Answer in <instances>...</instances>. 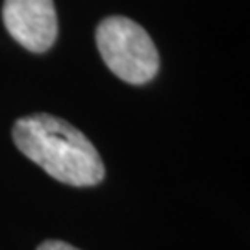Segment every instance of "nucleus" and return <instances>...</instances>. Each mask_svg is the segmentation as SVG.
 I'll use <instances>...</instances> for the list:
<instances>
[{"instance_id":"20e7f679","label":"nucleus","mask_w":250,"mask_h":250,"mask_svg":"<svg viewBox=\"0 0 250 250\" xmlns=\"http://www.w3.org/2000/svg\"><path fill=\"white\" fill-rule=\"evenodd\" d=\"M37 250H78L76 247H72L65 241H58V239H48V241L41 243Z\"/></svg>"},{"instance_id":"f03ea898","label":"nucleus","mask_w":250,"mask_h":250,"mask_svg":"<svg viewBox=\"0 0 250 250\" xmlns=\"http://www.w3.org/2000/svg\"><path fill=\"white\" fill-rule=\"evenodd\" d=\"M97 46L109 71L132 85L150 82L160 69L154 41L132 19H104L97 28Z\"/></svg>"},{"instance_id":"7ed1b4c3","label":"nucleus","mask_w":250,"mask_h":250,"mask_svg":"<svg viewBox=\"0 0 250 250\" xmlns=\"http://www.w3.org/2000/svg\"><path fill=\"white\" fill-rule=\"evenodd\" d=\"M2 19L9 36L30 52H46L58 37L52 0H4Z\"/></svg>"},{"instance_id":"f257e3e1","label":"nucleus","mask_w":250,"mask_h":250,"mask_svg":"<svg viewBox=\"0 0 250 250\" xmlns=\"http://www.w3.org/2000/svg\"><path fill=\"white\" fill-rule=\"evenodd\" d=\"M13 141L28 160L62 184L91 188L104 178L95 145L63 119L46 113L22 117L13 126Z\"/></svg>"}]
</instances>
